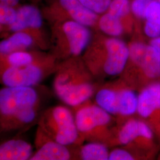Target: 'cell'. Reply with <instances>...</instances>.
<instances>
[{
  "label": "cell",
  "mask_w": 160,
  "mask_h": 160,
  "mask_svg": "<svg viewBox=\"0 0 160 160\" xmlns=\"http://www.w3.org/2000/svg\"><path fill=\"white\" fill-rule=\"evenodd\" d=\"M88 69L70 62L59 70L53 87L58 97L67 105L77 106L92 97L94 86Z\"/></svg>",
  "instance_id": "obj_1"
},
{
  "label": "cell",
  "mask_w": 160,
  "mask_h": 160,
  "mask_svg": "<svg viewBox=\"0 0 160 160\" xmlns=\"http://www.w3.org/2000/svg\"><path fill=\"white\" fill-rule=\"evenodd\" d=\"M40 126L52 140L66 146L74 143L78 138L75 118L64 106L48 110L42 118Z\"/></svg>",
  "instance_id": "obj_2"
},
{
  "label": "cell",
  "mask_w": 160,
  "mask_h": 160,
  "mask_svg": "<svg viewBox=\"0 0 160 160\" xmlns=\"http://www.w3.org/2000/svg\"><path fill=\"white\" fill-rule=\"evenodd\" d=\"M38 94L32 87H6L0 91V112L2 119L10 120L18 112L35 107Z\"/></svg>",
  "instance_id": "obj_3"
},
{
  "label": "cell",
  "mask_w": 160,
  "mask_h": 160,
  "mask_svg": "<svg viewBox=\"0 0 160 160\" xmlns=\"http://www.w3.org/2000/svg\"><path fill=\"white\" fill-rule=\"evenodd\" d=\"M44 75L39 63L22 67H9L4 69L1 76L6 87H32L39 83Z\"/></svg>",
  "instance_id": "obj_4"
},
{
  "label": "cell",
  "mask_w": 160,
  "mask_h": 160,
  "mask_svg": "<svg viewBox=\"0 0 160 160\" xmlns=\"http://www.w3.org/2000/svg\"><path fill=\"white\" fill-rule=\"evenodd\" d=\"M106 50L103 61V70L109 75H117L125 68L129 58V46L115 37L109 38L104 42Z\"/></svg>",
  "instance_id": "obj_5"
},
{
  "label": "cell",
  "mask_w": 160,
  "mask_h": 160,
  "mask_svg": "<svg viewBox=\"0 0 160 160\" xmlns=\"http://www.w3.org/2000/svg\"><path fill=\"white\" fill-rule=\"evenodd\" d=\"M129 58L142 69L149 78L160 76V61L154 48L141 42H133L129 46Z\"/></svg>",
  "instance_id": "obj_6"
},
{
  "label": "cell",
  "mask_w": 160,
  "mask_h": 160,
  "mask_svg": "<svg viewBox=\"0 0 160 160\" xmlns=\"http://www.w3.org/2000/svg\"><path fill=\"white\" fill-rule=\"evenodd\" d=\"M87 28L72 20L63 23L61 29L69 54L74 57L79 56L88 46L91 33Z\"/></svg>",
  "instance_id": "obj_7"
},
{
  "label": "cell",
  "mask_w": 160,
  "mask_h": 160,
  "mask_svg": "<svg viewBox=\"0 0 160 160\" xmlns=\"http://www.w3.org/2000/svg\"><path fill=\"white\" fill-rule=\"evenodd\" d=\"M75 120L79 133H88L97 128L108 125L111 117L110 113L100 106L88 105L78 110Z\"/></svg>",
  "instance_id": "obj_8"
},
{
  "label": "cell",
  "mask_w": 160,
  "mask_h": 160,
  "mask_svg": "<svg viewBox=\"0 0 160 160\" xmlns=\"http://www.w3.org/2000/svg\"><path fill=\"white\" fill-rule=\"evenodd\" d=\"M17 11L15 22L8 27L12 32L26 31L28 29L38 30L42 26V14L38 8L33 6H23Z\"/></svg>",
  "instance_id": "obj_9"
},
{
  "label": "cell",
  "mask_w": 160,
  "mask_h": 160,
  "mask_svg": "<svg viewBox=\"0 0 160 160\" xmlns=\"http://www.w3.org/2000/svg\"><path fill=\"white\" fill-rule=\"evenodd\" d=\"M63 10L72 20L87 27H92L98 20L97 14L84 6L79 0H59Z\"/></svg>",
  "instance_id": "obj_10"
},
{
  "label": "cell",
  "mask_w": 160,
  "mask_h": 160,
  "mask_svg": "<svg viewBox=\"0 0 160 160\" xmlns=\"http://www.w3.org/2000/svg\"><path fill=\"white\" fill-rule=\"evenodd\" d=\"M32 156V147L22 139H12L1 144L0 160H26Z\"/></svg>",
  "instance_id": "obj_11"
},
{
  "label": "cell",
  "mask_w": 160,
  "mask_h": 160,
  "mask_svg": "<svg viewBox=\"0 0 160 160\" xmlns=\"http://www.w3.org/2000/svg\"><path fill=\"white\" fill-rule=\"evenodd\" d=\"M34 39L32 34L26 31L14 32L7 39L0 43V53L1 55H6L14 52L25 51L32 46Z\"/></svg>",
  "instance_id": "obj_12"
},
{
  "label": "cell",
  "mask_w": 160,
  "mask_h": 160,
  "mask_svg": "<svg viewBox=\"0 0 160 160\" xmlns=\"http://www.w3.org/2000/svg\"><path fill=\"white\" fill-rule=\"evenodd\" d=\"M71 154L66 145L53 140L46 142L33 155L31 160H67Z\"/></svg>",
  "instance_id": "obj_13"
},
{
  "label": "cell",
  "mask_w": 160,
  "mask_h": 160,
  "mask_svg": "<svg viewBox=\"0 0 160 160\" xmlns=\"http://www.w3.org/2000/svg\"><path fill=\"white\" fill-rule=\"evenodd\" d=\"M152 135L151 128L145 123L133 119L127 122L123 126L119 133V140L122 144L126 145L138 137L151 139Z\"/></svg>",
  "instance_id": "obj_14"
},
{
  "label": "cell",
  "mask_w": 160,
  "mask_h": 160,
  "mask_svg": "<svg viewBox=\"0 0 160 160\" xmlns=\"http://www.w3.org/2000/svg\"><path fill=\"white\" fill-rule=\"evenodd\" d=\"M146 22L144 27L145 33L149 38H155L160 36V3L152 1L149 4L145 14Z\"/></svg>",
  "instance_id": "obj_15"
},
{
  "label": "cell",
  "mask_w": 160,
  "mask_h": 160,
  "mask_svg": "<svg viewBox=\"0 0 160 160\" xmlns=\"http://www.w3.org/2000/svg\"><path fill=\"white\" fill-rule=\"evenodd\" d=\"M96 102L110 114L119 113V92L109 88L101 89L96 94Z\"/></svg>",
  "instance_id": "obj_16"
},
{
  "label": "cell",
  "mask_w": 160,
  "mask_h": 160,
  "mask_svg": "<svg viewBox=\"0 0 160 160\" xmlns=\"http://www.w3.org/2000/svg\"><path fill=\"white\" fill-rule=\"evenodd\" d=\"M98 27L105 34L113 37L119 36L123 33V26L121 19L107 12L98 20Z\"/></svg>",
  "instance_id": "obj_17"
},
{
  "label": "cell",
  "mask_w": 160,
  "mask_h": 160,
  "mask_svg": "<svg viewBox=\"0 0 160 160\" xmlns=\"http://www.w3.org/2000/svg\"><path fill=\"white\" fill-rule=\"evenodd\" d=\"M138 96L130 90L119 92V113L123 116H130L138 110Z\"/></svg>",
  "instance_id": "obj_18"
},
{
  "label": "cell",
  "mask_w": 160,
  "mask_h": 160,
  "mask_svg": "<svg viewBox=\"0 0 160 160\" xmlns=\"http://www.w3.org/2000/svg\"><path fill=\"white\" fill-rule=\"evenodd\" d=\"M157 109L158 105L154 94L148 87L138 96L137 112L142 117L147 118Z\"/></svg>",
  "instance_id": "obj_19"
},
{
  "label": "cell",
  "mask_w": 160,
  "mask_h": 160,
  "mask_svg": "<svg viewBox=\"0 0 160 160\" xmlns=\"http://www.w3.org/2000/svg\"><path fill=\"white\" fill-rule=\"evenodd\" d=\"M81 157L84 160H109L107 148L102 143H87L81 149Z\"/></svg>",
  "instance_id": "obj_20"
},
{
  "label": "cell",
  "mask_w": 160,
  "mask_h": 160,
  "mask_svg": "<svg viewBox=\"0 0 160 160\" xmlns=\"http://www.w3.org/2000/svg\"><path fill=\"white\" fill-rule=\"evenodd\" d=\"M2 56L6 68L9 67H22L36 63L32 53L25 51L14 52Z\"/></svg>",
  "instance_id": "obj_21"
},
{
  "label": "cell",
  "mask_w": 160,
  "mask_h": 160,
  "mask_svg": "<svg viewBox=\"0 0 160 160\" xmlns=\"http://www.w3.org/2000/svg\"><path fill=\"white\" fill-rule=\"evenodd\" d=\"M131 10L129 0H112L108 12L119 18L125 17Z\"/></svg>",
  "instance_id": "obj_22"
},
{
  "label": "cell",
  "mask_w": 160,
  "mask_h": 160,
  "mask_svg": "<svg viewBox=\"0 0 160 160\" xmlns=\"http://www.w3.org/2000/svg\"><path fill=\"white\" fill-rule=\"evenodd\" d=\"M17 11L14 7L0 4V23L2 26L9 27L15 22Z\"/></svg>",
  "instance_id": "obj_23"
},
{
  "label": "cell",
  "mask_w": 160,
  "mask_h": 160,
  "mask_svg": "<svg viewBox=\"0 0 160 160\" xmlns=\"http://www.w3.org/2000/svg\"><path fill=\"white\" fill-rule=\"evenodd\" d=\"M36 118L35 107L24 109L18 112L12 119L8 121H12V125H25L32 122Z\"/></svg>",
  "instance_id": "obj_24"
},
{
  "label": "cell",
  "mask_w": 160,
  "mask_h": 160,
  "mask_svg": "<svg viewBox=\"0 0 160 160\" xmlns=\"http://www.w3.org/2000/svg\"><path fill=\"white\" fill-rule=\"evenodd\" d=\"M87 8L96 14H102L109 9L112 0H79Z\"/></svg>",
  "instance_id": "obj_25"
},
{
  "label": "cell",
  "mask_w": 160,
  "mask_h": 160,
  "mask_svg": "<svg viewBox=\"0 0 160 160\" xmlns=\"http://www.w3.org/2000/svg\"><path fill=\"white\" fill-rule=\"evenodd\" d=\"M152 0H132L131 10L133 14L139 18H144L146 10Z\"/></svg>",
  "instance_id": "obj_26"
},
{
  "label": "cell",
  "mask_w": 160,
  "mask_h": 160,
  "mask_svg": "<svg viewBox=\"0 0 160 160\" xmlns=\"http://www.w3.org/2000/svg\"><path fill=\"white\" fill-rule=\"evenodd\" d=\"M110 160H133V156L129 152L123 149H116L109 153Z\"/></svg>",
  "instance_id": "obj_27"
},
{
  "label": "cell",
  "mask_w": 160,
  "mask_h": 160,
  "mask_svg": "<svg viewBox=\"0 0 160 160\" xmlns=\"http://www.w3.org/2000/svg\"><path fill=\"white\" fill-rule=\"evenodd\" d=\"M156 98L158 109H160V83H154L149 86Z\"/></svg>",
  "instance_id": "obj_28"
},
{
  "label": "cell",
  "mask_w": 160,
  "mask_h": 160,
  "mask_svg": "<svg viewBox=\"0 0 160 160\" xmlns=\"http://www.w3.org/2000/svg\"><path fill=\"white\" fill-rule=\"evenodd\" d=\"M150 45L154 48L155 50L157 53V55L160 61V36L152 39L151 41Z\"/></svg>",
  "instance_id": "obj_29"
},
{
  "label": "cell",
  "mask_w": 160,
  "mask_h": 160,
  "mask_svg": "<svg viewBox=\"0 0 160 160\" xmlns=\"http://www.w3.org/2000/svg\"><path fill=\"white\" fill-rule=\"evenodd\" d=\"M1 4L6 6H11L14 7L18 4L19 0H0Z\"/></svg>",
  "instance_id": "obj_30"
},
{
  "label": "cell",
  "mask_w": 160,
  "mask_h": 160,
  "mask_svg": "<svg viewBox=\"0 0 160 160\" xmlns=\"http://www.w3.org/2000/svg\"><path fill=\"white\" fill-rule=\"evenodd\" d=\"M159 2H160V0H159Z\"/></svg>",
  "instance_id": "obj_31"
}]
</instances>
